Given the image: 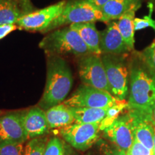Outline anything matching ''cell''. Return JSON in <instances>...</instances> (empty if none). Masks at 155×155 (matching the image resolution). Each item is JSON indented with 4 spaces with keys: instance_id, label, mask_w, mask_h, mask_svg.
<instances>
[{
    "instance_id": "5",
    "label": "cell",
    "mask_w": 155,
    "mask_h": 155,
    "mask_svg": "<svg viewBox=\"0 0 155 155\" xmlns=\"http://www.w3.org/2000/svg\"><path fill=\"white\" fill-rule=\"evenodd\" d=\"M110 93L117 100L124 101L129 94V71L124 55L103 54Z\"/></svg>"
},
{
    "instance_id": "18",
    "label": "cell",
    "mask_w": 155,
    "mask_h": 155,
    "mask_svg": "<svg viewBox=\"0 0 155 155\" xmlns=\"http://www.w3.org/2000/svg\"><path fill=\"white\" fill-rule=\"evenodd\" d=\"M75 123L100 124L106 117L108 108H95L86 107H71Z\"/></svg>"
},
{
    "instance_id": "19",
    "label": "cell",
    "mask_w": 155,
    "mask_h": 155,
    "mask_svg": "<svg viewBox=\"0 0 155 155\" xmlns=\"http://www.w3.org/2000/svg\"><path fill=\"white\" fill-rule=\"evenodd\" d=\"M26 14L17 0H0V25L16 24Z\"/></svg>"
},
{
    "instance_id": "33",
    "label": "cell",
    "mask_w": 155,
    "mask_h": 155,
    "mask_svg": "<svg viewBox=\"0 0 155 155\" xmlns=\"http://www.w3.org/2000/svg\"><path fill=\"white\" fill-rule=\"evenodd\" d=\"M152 117H153V120H154V124H155V108L153 110V113H152Z\"/></svg>"
},
{
    "instance_id": "31",
    "label": "cell",
    "mask_w": 155,
    "mask_h": 155,
    "mask_svg": "<svg viewBox=\"0 0 155 155\" xmlns=\"http://www.w3.org/2000/svg\"><path fill=\"white\" fill-rule=\"evenodd\" d=\"M107 155H127V152L116 147L115 150L110 151Z\"/></svg>"
},
{
    "instance_id": "28",
    "label": "cell",
    "mask_w": 155,
    "mask_h": 155,
    "mask_svg": "<svg viewBox=\"0 0 155 155\" xmlns=\"http://www.w3.org/2000/svg\"><path fill=\"white\" fill-rule=\"evenodd\" d=\"M19 27L16 24L0 25V40L5 38L13 31L16 30Z\"/></svg>"
},
{
    "instance_id": "32",
    "label": "cell",
    "mask_w": 155,
    "mask_h": 155,
    "mask_svg": "<svg viewBox=\"0 0 155 155\" xmlns=\"http://www.w3.org/2000/svg\"><path fill=\"white\" fill-rule=\"evenodd\" d=\"M153 143H154V147H153L152 155H155V129H154V139H153Z\"/></svg>"
},
{
    "instance_id": "16",
    "label": "cell",
    "mask_w": 155,
    "mask_h": 155,
    "mask_svg": "<svg viewBox=\"0 0 155 155\" xmlns=\"http://www.w3.org/2000/svg\"><path fill=\"white\" fill-rule=\"evenodd\" d=\"M45 114L50 129H61L75 123L71 108L63 103L46 110Z\"/></svg>"
},
{
    "instance_id": "3",
    "label": "cell",
    "mask_w": 155,
    "mask_h": 155,
    "mask_svg": "<svg viewBox=\"0 0 155 155\" xmlns=\"http://www.w3.org/2000/svg\"><path fill=\"white\" fill-rule=\"evenodd\" d=\"M39 47L50 55L70 54L81 57L91 53L79 34L70 27L48 34L40 42Z\"/></svg>"
},
{
    "instance_id": "8",
    "label": "cell",
    "mask_w": 155,
    "mask_h": 155,
    "mask_svg": "<svg viewBox=\"0 0 155 155\" xmlns=\"http://www.w3.org/2000/svg\"><path fill=\"white\" fill-rule=\"evenodd\" d=\"M100 124L73 123L62 128V137L74 148L85 151L91 147L99 138Z\"/></svg>"
},
{
    "instance_id": "2",
    "label": "cell",
    "mask_w": 155,
    "mask_h": 155,
    "mask_svg": "<svg viewBox=\"0 0 155 155\" xmlns=\"http://www.w3.org/2000/svg\"><path fill=\"white\" fill-rule=\"evenodd\" d=\"M73 84L71 70L67 61L59 55H50L48 61L45 88L39 106L48 110L63 104Z\"/></svg>"
},
{
    "instance_id": "15",
    "label": "cell",
    "mask_w": 155,
    "mask_h": 155,
    "mask_svg": "<svg viewBox=\"0 0 155 155\" xmlns=\"http://www.w3.org/2000/svg\"><path fill=\"white\" fill-rule=\"evenodd\" d=\"M69 27L76 31L91 54L101 55L100 48V32L97 30L95 22L78 23Z\"/></svg>"
},
{
    "instance_id": "13",
    "label": "cell",
    "mask_w": 155,
    "mask_h": 155,
    "mask_svg": "<svg viewBox=\"0 0 155 155\" xmlns=\"http://www.w3.org/2000/svg\"><path fill=\"white\" fill-rule=\"evenodd\" d=\"M128 110L132 120L134 139L153 151L155 124L152 116L134 110Z\"/></svg>"
},
{
    "instance_id": "29",
    "label": "cell",
    "mask_w": 155,
    "mask_h": 155,
    "mask_svg": "<svg viewBox=\"0 0 155 155\" xmlns=\"http://www.w3.org/2000/svg\"><path fill=\"white\" fill-rule=\"evenodd\" d=\"M17 2L19 4V5L22 7L23 10H24L25 12H32L31 11H32V6L31 5L30 0H17Z\"/></svg>"
},
{
    "instance_id": "25",
    "label": "cell",
    "mask_w": 155,
    "mask_h": 155,
    "mask_svg": "<svg viewBox=\"0 0 155 155\" xmlns=\"http://www.w3.org/2000/svg\"><path fill=\"white\" fill-rule=\"evenodd\" d=\"M140 55L147 65L155 73V41L145 48Z\"/></svg>"
},
{
    "instance_id": "26",
    "label": "cell",
    "mask_w": 155,
    "mask_h": 155,
    "mask_svg": "<svg viewBox=\"0 0 155 155\" xmlns=\"http://www.w3.org/2000/svg\"><path fill=\"white\" fill-rule=\"evenodd\" d=\"M127 155H152V151L134 139L131 146L127 151Z\"/></svg>"
},
{
    "instance_id": "27",
    "label": "cell",
    "mask_w": 155,
    "mask_h": 155,
    "mask_svg": "<svg viewBox=\"0 0 155 155\" xmlns=\"http://www.w3.org/2000/svg\"><path fill=\"white\" fill-rule=\"evenodd\" d=\"M152 9H150V15L145 16L144 19L140 18H134V30H140L145 29L148 27H151L155 30V21L152 18Z\"/></svg>"
},
{
    "instance_id": "6",
    "label": "cell",
    "mask_w": 155,
    "mask_h": 155,
    "mask_svg": "<svg viewBox=\"0 0 155 155\" xmlns=\"http://www.w3.org/2000/svg\"><path fill=\"white\" fill-rule=\"evenodd\" d=\"M78 68L83 84L110 93L105 67L101 55L90 53L81 56Z\"/></svg>"
},
{
    "instance_id": "9",
    "label": "cell",
    "mask_w": 155,
    "mask_h": 155,
    "mask_svg": "<svg viewBox=\"0 0 155 155\" xmlns=\"http://www.w3.org/2000/svg\"><path fill=\"white\" fill-rule=\"evenodd\" d=\"M66 2V0H63L44 9L28 13L19 19L16 25L25 30L43 32L61 15Z\"/></svg>"
},
{
    "instance_id": "36",
    "label": "cell",
    "mask_w": 155,
    "mask_h": 155,
    "mask_svg": "<svg viewBox=\"0 0 155 155\" xmlns=\"http://www.w3.org/2000/svg\"><path fill=\"white\" fill-rule=\"evenodd\" d=\"M66 155H69V154H67V153H66Z\"/></svg>"
},
{
    "instance_id": "17",
    "label": "cell",
    "mask_w": 155,
    "mask_h": 155,
    "mask_svg": "<svg viewBox=\"0 0 155 155\" xmlns=\"http://www.w3.org/2000/svg\"><path fill=\"white\" fill-rule=\"evenodd\" d=\"M139 0H110L101 9L105 22L119 19L127 12L134 7L139 8Z\"/></svg>"
},
{
    "instance_id": "34",
    "label": "cell",
    "mask_w": 155,
    "mask_h": 155,
    "mask_svg": "<svg viewBox=\"0 0 155 155\" xmlns=\"http://www.w3.org/2000/svg\"><path fill=\"white\" fill-rule=\"evenodd\" d=\"M3 114H4V111H0V116L3 115Z\"/></svg>"
},
{
    "instance_id": "7",
    "label": "cell",
    "mask_w": 155,
    "mask_h": 155,
    "mask_svg": "<svg viewBox=\"0 0 155 155\" xmlns=\"http://www.w3.org/2000/svg\"><path fill=\"white\" fill-rule=\"evenodd\" d=\"M119 101L110 93L82 84L63 104L71 107L105 108L114 105Z\"/></svg>"
},
{
    "instance_id": "24",
    "label": "cell",
    "mask_w": 155,
    "mask_h": 155,
    "mask_svg": "<svg viewBox=\"0 0 155 155\" xmlns=\"http://www.w3.org/2000/svg\"><path fill=\"white\" fill-rule=\"evenodd\" d=\"M24 150L23 144H0V155H23Z\"/></svg>"
},
{
    "instance_id": "4",
    "label": "cell",
    "mask_w": 155,
    "mask_h": 155,
    "mask_svg": "<svg viewBox=\"0 0 155 155\" xmlns=\"http://www.w3.org/2000/svg\"><path fill=\"white\" fill-rule=\"evenodd\" d=\"M105 22L101 9L96 8L86 0H70L67 1L63 12L56 18L42 33L68 25L78 23Z\"/></svg>"
},
{
    "instance_id": "14",
    "label": "cell",
    "mask_w": 155,
    "mask_h": 155,
    "mask_svg": "<svg viewBox=\"0 0 155 155\" xmlns=\"http://www.w3.org/2000/svg\"><path fill=\"white\" fill-rule=\"evenodd\" d=\"M23 124L28 140L42 137L50 129L45 111L39 107L31 108L23 114Z\"/></svg>"
},
{
    "instance_id": "30",
    "label": "cell",
    "mask_w": 155,
    "mask_h": 155,
    "mask_svg": "<svg viewBox=\"0 0 155 155\" xmlns=\"http://www.w3.org/2000/svg\"><path fill=\"white\" fill-rule=\"evenodd\" d=\"M86 1L91 4L93 6L96 7V8L101 9L110 0H86Z\"/></svg>"
},
{
    "instance_id": "35",
    "label": "cell",
    "mask_w": 155,
    "mask_h": 155,
    "mask_svg": "<svg viewBox=\"0 0 155 155\" xmlns=\"http://www.w3.org/2000/svg\"><path fill=\"white\" fill-rule=\"evenodd\" d=\"M153 1H154V3H155V0H153Z\"/></svg>"
},
{
    "instance_id": "10",
    "label": "cell",
    "mask_w": 155,
    "mask_h": 155,
    "mask_svg": "<svg viewBox=\"0 0 155 155\" xmlns=\"http://www.w3.org/2000/svg\"><path fill=\"white\" fill-rule=\"evenodd\" d=\"M104 134L106 138L116 147L127 152L134 140L132 120L129 111L121 114L111 125L104 129Z\"/></svg>"
},
{
    "instance_id": "12",
    "label": "cell",
    "mask_w": 155,
    "mask_h": 155,
    "mask_svg": "<svg viewBox=\"0 0 155 155\" xmlns=\"http://www.w3.org/2000/svg\"><path fill=\"white\" fill-rule=\"evenodd\" d=\"M100 48L102 54L121 55L131 50L124 40L117 22L110 21L107 27L100 32Z\"/></svg>"
},
{
    "instance_id": "11",
    "label": "cell",
    "mask_w": 155,
    "mask_h": 155,
    "mask_svg": "<svg viewBox=\"0 0 155 155\" xmlns=\"http://www.w3.org/2000/svg\"><path fill=\"white\" fill-rule=\"evenodd\" d=\"M27 140L23 114L10 112L0 116V144H23Z\"/></svg>"
},
{
    "instance_id": "21",
    "label": "cell",
    "mask_w": 155,
    "mask_h": 155,
    "mask_svg": "<svg viewBox=\"0 0 155 155\" xmlns=\"http://www.w3.org/2000/svg\"><path fill=\"white\" fill-rule=\"evenodd\" d=\"M128 108H129L128 102L126 101L125 100L119 101L114 105L108 107L106 117L100 123L101 131H104L106 128L111 125L121 115L122 111Z\"/></svg>"
},
{
    "instance_id": "22",
    "label": "cell",
    "mask_w": 155,
    "mask_h": 155,
    "mask_svg": "<svg viewBox=\"0 0 155 155\" xmlns=\"http://www.w3.org/2000/svg\"><path fill=\"white\" fill-rule=\"evenodd\" d=\"M48 141V139L43 137L31 139L25 147L23 155H44Z\"/></svg>"
},
{
    "instance_id": "20",
    "label": "cell",
    "mask_w": 155,
    "mask_h": 155,
    "mask_svg": "<svg viewBox=\"0 0 155 155\" xmlns=\"http://www.w3.org/2000/svg\"><path fill=\"white\" fill-rule=\"evenodd\" d=\"M139 8L134 7L131 9L119 19L117 22L118 27L124 40L131 51L134 47V19L135 18V12Z\"/></svg>"
},
{
    "instance_id": "23",
    "label": "cell",
    "mask_w": 155,
    "mask_h": 155,
    "mask_svg": "<svg viewBox=\"0 0 155 155\" xmlns=\"http://www.w3.org/2000/svg\"><path fill=\"white\" fill-rule=\"evenodd\" d=\"M44 155H66V150L63 141L58 137L50 139L46 144Z\"/></svg>"
},
{
    "instance_id": "1",
    "label": "cell",
    "mask_w": 155,
    "mask_h": 155,
    "mask_svg": "<svg viewBox=\"0 0 155 155\" xmlns=\"http://www.w3.org/2000/svg\"><path fill=\"white\" fill-rule=\"evenodd\" d=\"M128 109L152 115L155 108V73L140 54L131 62Z\"/></svg>"
}]
</instances>
